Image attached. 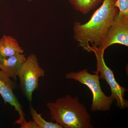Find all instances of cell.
Here are the masks:
<instances>
[{
    "mask_svg": "<svg viewBox=\"0 0 128 128\" xmlns=\"http://www.w3.org/2000/svg\"><path fill=\"white\" fill-rule=\"evenodd\" d=\"M27 1H28V2H31L32 1V0H27Z\"/></svg>",
    "mask_w": 128,
    "mask_h": 128,
    "instance_id": "5bb4252c",
    "label": "cell"
},
{
    "mask_svg": "<svg viewBox=\"0 0 128 128\" xmlns=\"http://www.w3.org/2000/svg\"><path fill=\"white\" fill-rule=\"evenodd\" d=\"M66 79H72L86 85L90 89L92 95V102L91 107L92 112H106L110 110L114 99L112 96L105 95L101 88L99 73L92 74L87 69L78 72H71L65 74Z\"/></svg>",
    "mask_w": 128,
    "mask_h": 128,
    "instance_id": "3957f363",
    "label": "cell"
},
{
    "mask_svg": "<svg viewBox=\"0 0 128 128\" xmlns=\"http://www.w3.org/2000/svg\"><path fill=\"white\" fill-rule=\"evenodd\" d=\"M1 1V0H0V2Z\"/></svg>",
    "mask_w": 128,
    "mask_h": 128,
    "instance_id": "9a60e30c",
    "label": "cell"
},
{
    "mask_svg": "<svg viewBox=\"0 0 128 128\" xmlns=\"http://www.w3.org/2000/svg\"><path fill=\"white\" fill-rule=\"evenodd\" d=\"M20 124L21 128H39L33 121L28 122L24 119Z\"/></svg>",
    "mask_w": 128,
    "mask_h": 128,
    "instance_id": "4fadbf2b",
    "label": "cell"
},
{
    "mask_svg": "<svg viewBox=\"0 0 128 128\" xmlns=\"http://www.w3.org/2000/svg\"><path fill=\"white\" fill-rule=\"evenodd\" d=\"M26 60L23 54L0 58V70L10 78L16 80L18 73Z\"/></svg>",
    "mask_w": 128,
    "mask_h": 128,
    "instance_id": "ba28073f",
    "label": "cell"
},
{
    "mask_svg": "<svg viewBox=\"0 0 128 128\" xmlns=\"http://www.w3.org/2000/svg\"><path fill=\"white\" fill-rule=\"evenodd\" d=\"M50 118L62 128H93L91 116L77 96L70 95L46 104Z\"/></svg>",
    "mask_w": 128,
    "mask_h": 128,
    "instance_id": "7a4b0ae2",
    "label": "cell"
},
{
    "mask_svg": "<svg viewBox=\"0 0 128 128\" xmlns=\"http://www.w3.org/2000/svg\"><path fill=\"white\" fill-rule=\"evenodd\" d=\"M115 1L104 0L102 6L87 22H75L73 37L84 50H87L90 44L92 46L98 47L103 42L117 14Z\"/></svg>",
    "mask_w": 128,
    "mask_h": 128,
    "instance_id": "6da1fadb",
    "label": "cell"
},
{
    "mask_svg": "<svg viewBox=\"0 0 128 128\" xmlns=\"http://www.w3.org/2000/svg\"><path fill=\"white\" fill-rule=\"evenodd\" d=\"M44 70L41 68L36 56L32 54L21 66L17 76L20 80V87L31 103L33 92L38 88L39 78L44 76Z\"/></svg>",
    "mask_w": 128,
    "mask_h": 128,
    "instance_id": "277c9868",
    "label": "cell"
},
{
    "mask_svg": "<svg viewBox=\"0 0 128 128\" xmlns=\"http://www.w3.org/2000/svg\"><path fill=\"white\" fill-rule=\"evenodd\" d=\"M114 44L128 46V17L119 16L118 13L103 42L97 48L104 52L106 48Z\"/></svg>",
    "mask_w": 128,
    "mask_h": 128,
    "instance_id": "8992f818",
    "label": "cell"
},
{
    "mask_svg": "<svg viewBox=\"0 0 128 128\" xmlns=\"http://www.w3.org/2000/svg\"><path fill=\"white\" fill-rule=\"evenodd\" d=\"M74 9L83 14L96 8L102 0H69Z\"/></svg>",
    "mask_w": 128,
    "mask_h": 128,
    "instance_id": "30bf717a",
    "label": "cell"
},
{
    "mask_svg": "<svg viewBox=\"0 0 128 128\" xmlns=\"http://www.w3.org/2000/svg\"><path fill=\"white\" fill-rule=\"evenodd\" d=\"M114 6L119 9L118 15L128 17V0H115Z\"/></svg>",
    "mask_w": 128,
    "mask_h": 128,
    "instance_id": "7c38bea8",
    "label": "cell"
},
{
    "mask_svg": "<svg viewBox=\"0 0 128 128\" xmlns=\"http://www.w3.org/2000/svg\"><path fill=\"white\" fill-rule=\"evenodd\" d=\"M30 114L34 122L39 128H62L57 123L49 122L44 120L41 114H38L34 109L31 103L30 105Z\"/></svg>",
    "mask_w": 128,
    "mask_h": 128,
    "instance_id": "8fae6325",
    "label": "cell"
},
{
    "mask_svg": "<svg viewBox=\"0 0 128 128\" xmlns=\"http://www.w3.org/2000/svg\"><path fill=\"white\" fill-rule=\"evenodd\" d=\"M87 51L95 54L96 59V71L100 73V79L105 80L110 86L111 96L116 100L117 107L121 109L128 108V101L124 98L125 92L128 90L117 82L113 72L106 65L104 58V52L99 50L97 47L90 46L88 47Z\"/></svg>",
    "mask_w": 128,
    "mask_h": 128,
    "instance_id": "5b68a950",
    "label": "cell"
},
{
    "mask_svg": "<svg viewBox=\"0 0 128 128\" xmlns=\"http://www.w3.org/2000/svg\"><path fill=\"white\" fill-rule=\"evenodd\" d=\"M24 52V50L14 37L4 34L0 38V58Z\"/></svg>",
    "mask_w": 128,
    "mask_h": 128,
    "instance_id": "9c48e42d",
    "label": "cell"
},
{
    "mask_svg": "<svg viewBox=\"0 0 128 128\" xmlns=\"http://www.w3.org/2000/svg\"><path fill=\"white\" fill-rule=\"evenodd\" d=\"M15 87V82L9 76L0 70V95L5 104L9 103L18 112L19 118L16 121V123L20 124L25 119V114L22 105L14 94Z\"/></svg>",
    "mask_w": 128,
    "mask_h": 128,
    "instance_id": "52a82bcc",
    "label": "cell"
}]
</instances>
